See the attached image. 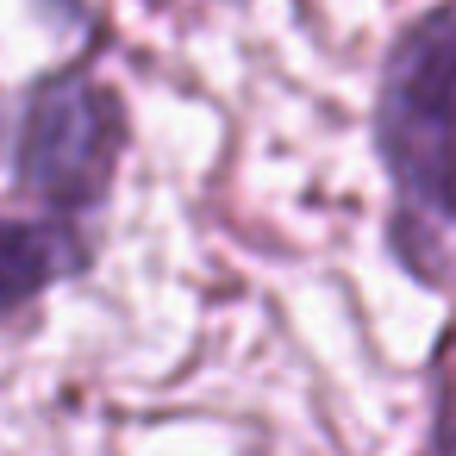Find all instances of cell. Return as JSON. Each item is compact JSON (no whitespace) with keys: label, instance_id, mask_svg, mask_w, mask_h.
I'll return each mask as SVG.
<instances>
[{"label":"cell","instance_id":"cell-1","mask_svg":"<svg viewBox=\"0 0 456 456\" xmlns=\"http://www.w3.org/2000/svg\"><path fill=\"white\" fill-rule=\"evenodd\" d=\"M450 0L431 7L394 38L387 63H381V88H375V157L394 182V219H387V244L394 263L444 294L450 281V219H456V194H450Z\"/></svg>","mask_w":456,"mask_h":456},{"label":"cell","instance_id":"cell-3","mask_svg":"<svg viewBox=\"0 0 456 456\" xmlns=\"http://www.w3.org/2000/svg\"><path fill=\"white\" fill-rule=\"evenodd\" d=\"M94 256V238L57 219H13L0 213V319L26 313L38 294H51L57 281L82 275Z\"/></svg>","mask_w":456,"mask_h":456},{"label":"cell","instance_id":"cell-2","mask_svg":"<svg viewBox=\"0 0 456 456\" xmlns=\"http://www.w3.org/2000/svg\"><path fill=\"white\" fill-rule=\"evenodd\" d=\"M126 144H132V119L119 88L101 82L88 63H69L38 76L20 107L13 182L45 219L88 232V219L107 207L119 182Z\"/></svg>","mask_w":456,"mask_h":456}]
</instances>
